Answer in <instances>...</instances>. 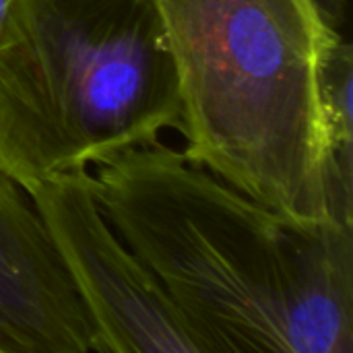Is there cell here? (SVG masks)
Instances as JSON below:
<instances>
[{
  "label": "cell",
  "instance_id": "cell-1",
  "mask_svg": "<svg viewBox=\"0 0 353 353\" xmlns=\"http://www.w3.org/2000/svg\"><path fill=\"white\" fill-rule=\"evenodd\" d=\"M91 178L205 353H353V228L298 221L159 139Z\"/></svg>",
  "mask_w": 353,
  "mask_h": 353
},
{
  "label": "cell",
  "instance_id": "cell-4",
  "mask_svg": "<svg viewBox=\"0 0 353 353\" xmlns=\"http://www.w3.org/2000/svg\"><path fill=\"white\" fill-rule=\"evenodd\" d=\"M87 308L99 353H205L155 275L101 211L89 170L25 188Z\"/></svg>",
  "mask_w": 353,
  "mask_h": 353
},
{
  "label": "cell",
  "instance_id": "cell-5",
  "mask_svg": "<svg viewBox=\"0 0 353 353\" xmlns=\"http://www.w3.org/2000/svg\"><path fill=\"white\" fill-rule=\"evenodd\" d=\"M89 352L91 316L29 194L0 168V353Z\"/></svg>",
  "mask_w": 353,
  "mask_h": 353
},
{
  "label": "cell",
  "instance_id": "cell-6",
  "mask_svg": "<svg viewBox=\"0 0 353 353\" xmlns=\"http://www.w3.org/2000/svg\"><path fill=\"white\" fill-rule=\"evenodd\" d=\"M353 52L341 39L327 70V128L335 221L353 228Z\"/></svg>",
  "mask_w": 353,
  "mask_h": 353
},
{
  "label": "cell",
  "instance_id": "cell-3",
  "mask_svg": "<svg viewBox=\"0 0 353 353\" xmlns=\"http://www.w3.org/2000/svg\"><path fill=\"white\" fill-rule=\"evenodd\" d=\"M155 0H12L0 25V168L21 188L176 128Z\"/></svg>",
  "mask_w": 353,
  "mask_h": 353
},
{
  "label": "cell",
  "instance_id": "cell-7",
  "mask_svg": "<svg viewBox=\"0 0 353 353\" xmlns=\"http://www.w3.org/2000/svg\"><path fill=\"white\" fill-rule=\"evenodd\" d=\"M323 4H325V8L331 12V17L335 19V21H339V17H341V12H343V6H345V0H321Z\"/></svg>",
  "mask_w": 353,
  "mask_h": 353
},
{
  "label": "cell",
  "instance_id": "cell-2",
  "mask_svg": "<svg viewBox=\"0 0 353 353\" xmlns=\"http://www.w3.org/2000/svg\"><path fill=\"white\" fill-rule=\"evenodd\" d=\"M155 2L176 70L184 157L298 221H335L327 70L343 37L325 4Z\"/></svg>",
  "mask_w": 353,
  "mask_h": 353
},
{
  "label": "cell",
  "instance_id": "cell-8",
  "mask_svg": "<svg viewBox=\"0 0 353 353\" xmlns=\"http://www.w3.org/2000/svg\"><path fill=\"white\" fill-rule=\"evenodd\" d=\"M10 2H12V0H0V25H2V21H4V17H6V10H8Z\"/></svg>",
  "mask_w": 353,
  "mask_h": 353
}]
</instances>
